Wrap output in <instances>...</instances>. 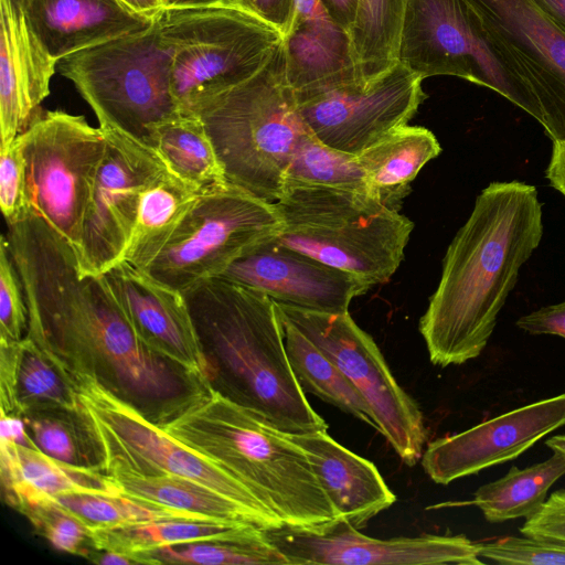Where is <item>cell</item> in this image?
I'll list each match as a JSON object with an SVG mask.
<instances>
[{
    "label": "cell",
    "instance_id": "d590c367",
    "mask_svg": "<svg viewBox=\"0 0 565 565\" xmlns=\"http://www.w3.org/2000/svg\"><path fill=\"white\" fill-rule=\"evenodd\" d=\"M287 185H317L369 193L356 154L332 148L310 131L301 137L292 153L285 177V188Z\"/></svg>",
    "mask_w": 565,
    "mask_h": 565
},
{
    "label": "cell",
    "instance_id": "816d5d0a",
    "mask_svg": "<svg viewBox=\"0 0 565 565\" xmlns=\"http://www.w3.org/2000/svg\"><path fill=\"white\" fill-rule=\"evenodd\" d=\"M130 11L154 20L163 10L161 0H118Z\"/></svg>",
    "mask_w": 565,
    "mask_h": 565
},
{
    "label": "cell",
    "instance_id": "484cf974",
    "mask_svg": "<svg viewBox=\"0 0 565 565\" xmlns=\"http://www.w3.org/2000/svg\"><path fill=\"white\" fill-rule=\"evenodd\" d=\"M441 151L435 135L424 127L402 126L356 154L369 193L399 209L420 169Z\"/></svg>",
    "mask_w": 565,
    "mask_h": 565
},
{
    "label": "cell",
    "instance_id": "ab89813d",
    "mask_svg": "<svg viewBox=\"0 0 565 565\" xmlns=\"http://www.w3.org/2000/svg\"><path fill=\"white\" fill-rule=\"evenodd\" d=\"M478 546L480 557L498 564L565 565V542L561 541L504 536Z\"/></svg>",
    "mask_w": 565,
    "mask_h": 565
},
{
    "label": "cell",
    "instance_id": "ee69618b",
    "mask_svg": "<svg viewBox=\"0 0 565 565\" xmlns=\"http://www.w3.org/2000/svg\"><path fill=\"white\" fill-rule=\"evenodd\" d=\"M18 351L19 342L0 341V406L1 413L7 415H17L15 374Z\"/></svg>",
    "mask_w": 565,
    "mask_h": 565
},
{
    "label": "cell",
    "instance_id": "b9f144b4",
    "mask_svg": "<svg viewBox=\"0 0 565 565\" xmlns=\"http://www.w3.org/2000/svg\"><path fill=\"white\" fill-rule=\"evenodd\" d=\"M520 533L565 542V489L551 493L534 514L525 518Z\"/></svg>",
    "mask_w": 565,
    "mask_h": 565
},
{
    "label": "cell",
    "instance_id": "7dc6e473",
    "mask_svg": "<svg viewBox=\"0 0 565 565\" xmlns=\"http://www.w3.org/2000/svg\"><path fill=\"white\" fill-rule=\"evenodd\" d=\"M545 178L552 188L565 196V141H553Z\"/></svg>",
    "mask_w": 565,
    "mask_h": 565
},
{
    "label": "cell",
    "instance_id": "3957f363",
    "mask_svg": "<svg viewBox=\"0 0 565 565\" xmlns=\"http://www.w3.org/2000/svg\"><path fill=\"white\" fill-rule=\"evenodd\" d=\"M182 294L215 391L285 434L328 429L290 367L274 299L220 277Z\"/></svg>",
    "mask_w": 565,
    "mask_h": 565
},
{
    "label": "cell",
    "instance_id": "f546056e",
    "mask_svg": "<svg viewBox=\"0 0 565 565\" xmlns=\"http://www.w3.org/2000/svg\"><path fill=\"white\" fill-rule=\"evenodd\" d=\"M279 317L289 364L302 391L315 394L377 430L367 403L339 366L295 324Z\"/></svg>",
    "mask_w": 565,
    "mask_h": 565
},
{
    "label": "cell",
    "instance_id": "8992f818",
    "mask_svg": "<svg viewBox=\"0 0 565 565\" xmlns=\"http://www.w3.org/2000/svg\"><path fill=\"white\" fill-rule=\"evenodd\" d=\"M274 204L280 244L371 287L391 279L414 228L398 209L364 192L287 185Z\"/></svg>",
    "mask_w": 565,
    "mask_h": 565
},
{
    "label": "cell",
    "instance_id": "e0dca14e",
    "mask_svg": "<svg viewBox=\"0 0 565 565\" xmlns=\"http://www.w3.org/2000/svg\"><path fill=\"white\" fill-rule=\"evenodd\" d=\"M466 1L519 64L545 135L552 142L565 141V34L530 0Z\"/></svg>",
    "mask_w": 565,
    "mask_h": 565
},
{
    "label": "cell",
    "instance_id": "1f68e13d",
    "mask_svg": "<svg viewBox=\"0 0 565 565\" xmlns=\"http://www.w3.org/2000/svg\"><path fill=\"white\" fill-rule=\"evenodd\" d=\"M407 0H359L350 31L352 56L365 85L394 66Z\"/></svg>",
    "mask_w": 565,
    "mask_h": 565
},
{
    "label": "cell",
    "instance_id": "f6af8a7d",
    "mask_svg": "<svg viewBox=\"0 0 565 565\" xmlns=\"http://www.w3.org/2000/svg\"><path fill=\"white\" fill-rule=\"evenodd\" d=\"M236 3L276 28L282 36L291 25L295 0H236Z\"/></svg>",
    "mask_w": 565,
    "mask_h": 565
},
{
    "label": "cell",
    "instance_id": "4fadbf2b",
    "mask_svg": "<svg viewBox=\"0 0 565 565\" xmlns=\"http://www.w3.org/2000/svg\"><path fill=\"white\" fill-rule=\"evenodd\" d=\"M276 302L278 313L313 341L342 371L372 411L398 457L414 466L427 438L418 404L396 382L372 337L349 312L333 313Z\"/></svg>",
    "mask_w": 565,
    "mask_h": 565
},
{
    "label": "cell",
    "instance_id": "2e32d148",
    "mask_svg": "<svg viewBox=\"0 0 565 565\" xmlns=\"http://www.w3.org/2000/svg\"><path fill=\"white\" fill-rule=\"evenodd\" d=\"M267 533L289 565L484 564L478 543L463 534L375 539L342 518L315 530L282 526Z\"/></svg>",
    "mask_w": 565,
    "mask_h": 565
},
{
    "label": "cell",
    "instance_id": "6da1fadb",
    "mask_svg": "<svg viewBox=\"0 0 565 565\" xmlns=\"http://www.w3.org/2000/svg\"><path fill=\"white\" fill-rule=\"evenodd\" d=\"M28 333L67 380L88 377L160 427L211 386L136 334L104 275H82L75 250L29 213L8 225Z\"/></svg>",
    "mask_w": 565,
    "mask_h": 565
},
{
    "label": "cell",
    "instance_id": "ffe728a7",
    "mask_svg": "<svg viewBox=\"0 0 565 565\" xmlns=\"http://www.w3.org/2000/svg\"><path fill=\"white\" fill-rule=\"evenodd\" d=\"M103 275L138 338L210 384L209 361L183 294L154 280L127 260Z\"/></svg>",
    "mask_w": 565,
    "mask_h": 565
},
{
    "label": "cell",
    "instance_id": "d4e9b609",
    "mask_svg": "<svg viewBox=\"0 0 565 565\" xmlns=\"http://www.w3.org/2000/svg\"><path fill=\"white\" fill-rule=\"evenodd\" d=\"M108 481L128 497L168 507L191 515L227 523H247L270 531L278 525L225 495L186 478L143 476L111 467L104 470Z\"/></svg>",
    "mask_w": 565,
    "mask_h": 565
},
{
    "label": "cell",
    "instance_id": "11a10c76",
    "mask_svg": "<svg viewBox=\"0 0 565 565\" xmlns=\"http://www.w3.org/2000/svg\"><path fill=\"white\" fill-rule=\"evenodd\" d=\"M14 6L26 9L31 0H10Z\"/></svg>",
    "mask_w": 565,
    "mask_h": 565
},
{
    "label": "cell",
    "instance_id": "f907efd6",
    "mask_svg": "<svg viewBox=\"0 0 565 565\" xmlns=\"http://www.w3.org/2000/svg\"><path fill=\"white\" fill-rule=\"evenodd\" d=\"M94 548V547H93ZM89 561L100 565H131L137 564L136 561L126 554L113 551L97 550L88 551L85 555Z\"/></svg>",
    "mask_w": 565,
    "mask_h": 565
},
{
    "label": "cell",
    "instance_id": "30bf717a",
    "mask_svg": "<svg viewBox=\"0 0 565 565\" xmlns=\"http://www.w3.org/2000/svg\"><path fill=\"white\" fill-rule=\"evenodd\" d=\"M79 408L103 454V471L118 467L143 476H177L201 483L266 518L280 519L246 486L209 459L192 451L96 381L74 377Z\"/></svg>",
    "mask_w": 565,
    "mask_h": 565
},
{
    "label": "cell",
    "instance_id": "f1b7e54d",
    "mask_svg": "<svg viewBox=\"0 0 565 565\" xmlns=\"http://www.w3.org/2000/svg\"><path fill=\"white\" fill-rule=\"evenodd\" d=\"M565 475V456L554 451L548 459L520 469L511 467L507 475L481 486L465 502L440 503L446 507H477L490 523H501L534 514L545 502L550 488Z\"/></svg>",
    "mask_w": 565,
    "mask_h": 565
},
{
    "label": "cell",
    "instance_id": "74e56055",
    "mask_svg": "<svg viewBox=\"0 0 565 565\" xmlns=\"http://www.w3.org/2000/svg\"><path fill=\"white\" fill-rule=\"evenodd\" d=\"M50 544L65 553L85 557L89 529L51 499L21 505L18 510Z\"/></svg>",
    "mask_w": 565,
    "mask_h": 565
},
{
    "label": "cell",
    "instance_id": "8fae6325",
    "mask_svg": "<svg viewBox=\"0 0 565 565\" xmlns=\"http://www.w3.org/2000/svg\"><path fill=\"white\" fill-rule=\"evenodd\" d=\"M279 228L274 203L230 183L220 184L200 192L162 249L141 270L182 292L218 277L249 248L277 235Z\"/></svg>",
    "mask_w": 565,
    "mask_h": 565
},
{
    "label": "cell",
    "instance_id": "52a82bcc",
    "mask_svg": "<svg viewBox=\"0 0 565 565\" xmlns=\"http://www.w3.org/2000/svg\"><path fill=\"white\" fill-rule=\"evenodd\" d=\"M156 21L183 114L255 74L282 42L276 28L238 6L163 9Z\"/></svg>",
    "mask_w": 565,
    "mask_h": 565
},
{
    "label": "cell",
    "instance_id": "7bdbcfd3",
    "mask_svg": "<svg viewBox=\"0 0 565 565\" xmlns=\"http://www.w3.org/2000/svg\"><path fill=\"white\" fill-rule=\"evenodd\" d=\"M516 326L533 335L553 334L565 339V301L522 316Z\"/></svg>",
    "mask_w": 565,
    "mask_h": 565
},
{
    "label": "cell",
    "instance_id": "83f0119b",
    "mask_svg": "<svg viewBox=\"0 0 565 565\" xmlns=\"http://www.w3.org/2000/svg\"><path fill=\"white\" fill-rule=\"evenodd\" d=\"M198 191L167 169L141 193L122 260L143 268L164 246L196 201Z\"/></svg>",
    "mask_w": 565,
    "mask_h": 565
},
{
    "label": "cell",
    "instance_id": "44dd1931",
    "mask_svg": "<svg viewBox=\"0 0 565 565\" xmlns=\"http://www.w3.org/2000/svg\"><path fill=\"white\" fill-rule=\"evenodd\" d=\"M57 61L39 40L25 10L0 0V148L42 114Z\"/></svg>",
    "mask_w": 565,
    "mask_h": 565
},
{
    "label": "cell",
    "instance_id": "f5cc1de1",
    "mask_svg": "<svg viewBox=\"0 0 565 565\" xmlns=\"http://www.w3.org/2000/svg\"><path fill=\"white\" fill-rule=\"evenodd\" d=\"M163 9L237 6L236 0H161Z\"/></svg>",
    "mask_w": 565,
    "mask_h": 565
},
{
    "label": "cell",
    "instance_id": "ba28073f",
    "mask_svg": "<svg viewBox=\"0 0 565 565\" xmlns=\"http://www.w3.org/2000/svg\"><path fill=\"white\" fill-rule=\"evenodd\" d=\"M57 70L90 106L100 128L147 147L154 125L182 114L156 19L147 30L63 57Z\"/></svg>",
    "mask_w": 565,
    "mask_h": 565
},
{
    "label": "cell",
    "instance_id": "681fc988",
    "mask_svg": "<svg viewBox=\"0 0 565 565\" xmlns=\"http://www.w3.org/2000/svg\"><path fill=\"white\" fill-rule=\"evenodd\" d=\"M565 34V0H530Z\"/></svg>",
    "mask_w": 565,
    "mask_h": 565
},
{
    "label": "cell",
    "instance_id": "8d00e7d4",
    "mask_svg": "<svg viewBox=\"0 0 565 565\" xmlns=\"http://www.w3.org/2000/svg\"><path fill=\"white\" fill-rule=\"evenodd\" d=\"M51 500L81 520L89 531L162 519H204L138 500L118 490L71 491Z\"/></svg>",
    "mask_w": 565,
    "mask_h": 565
},
{
    "label": "cell",
    "instance_id": "9c48e42d",
    "mask_svg": "<svg viewBox=\"0 0 565 565\" xmlns=\"http://www.w3.org/2000/svg\"><path fill=\"white\" fill-rule=\"evenodd\" d=\"M397 61L423 79L450 75L490 88L542 122L519 64L466 0H407Z\"/></svg>",
    "mask_w": 565,
    "mask_h": 565
},
{
    "label": "cell",
    "instance_id": "f35d334b",
    "mask_svg": "<svg viewBox=\"0 0 565 565\" xmlns=\"http://www.w3.org/2000/svg\"><path fill=\"white\" fill-rule=\"evenodd\" d=\"M28 333L23 285L10 255L6 235L0 241V341L20 342Z\"/></svg>",
    "mask_w": 565,
    "mask_h": 565
},
{
    "label": "cell",
    "instance_id": "e575fe53",
    "mask_svg": "<svg viewBox=\"0 0 565 565\" xmlns=\"http://www.w3.org/2000/svg\"><path fill=\"white\" fill-rule=\"evenodd\" d=\"M17 415L53 409H79L75 388L29 338L19 342L15 374Z\"/></svg>",
    "mask_w": 565,
    "mask_h": 565
},
{
    "label": "cell",
    "instance_id": "9a60e30c",
    "mask_svg": "<svg viewBox=\"0 0 565 565\" xmlns=\"http://www.w3.org/2000/svg\"><path fill=\"white\" fill-rule=\"evenodd\" d=\"M102 130L106 137L105 153L76 254L82 275H102L124 259L140 195L166 170L149 147L115 129Z\"/></svg>",
    "mask_w": 565,
    "mask_h": 565
},
{
    "label": "cell",
    "instance_id": "836d02e7",
    "mask_svg": "<svg viewBox=\"0 0 565 565\" xmlns=\"http://www.w3.org/2000/svg\"><path fill=\"white\" fill-rule=\"evenodd\" d=\"M35 446L47 456L103 471V454L81 408L32 412L20 416Z\"/></svg>",
    "mask_w": 565,
    "mask_h": 565
},
{
    "label": "cell",
    "instance_id": "d6a6232c",
    "mask_svg": "<svg viewBox=\"0 0 565 565\" xmlns=\"http://www.w3.org/2000/svg\"><path fill=\"white\" fill-rule=\"evenodd\" d=\"M132 557L137 564L150 565L288 564L287 558L269 539L267 531L252 524L231 537L169 545L138 553Z\"/></svg>",
    "mask_w": 565,
    "mask_h": 565
},
{
    "label": "cell",
    "instance_id": "277c9868",
    "mask_svg": "<svg viewBox=\"0 0 565 565\" xmlns=\"http://www.w3.org/2000/svg\"><path fill=\"white\" fill-rule=\"evenodd\" d=\"M161 428L234 476L285 526L315 530L339 519L308 456L290 436L212 386Z\"/></svg>",
    "mask_w": 565,
    "mask_h": 565
},
{
    "label": "cell",
    "instance_id": "7402d4cb",
    "mask_svg": "<svg viewBox=\"0 0 565 565\" xmlns=\"http://www.w3.org/2000/svg\"><path fill=\"white\" fill-rule=\"evenodd\" d=\"M289 436L308 456L339 518L354 527H364L396 501L376 466L340 445L327 430Z\"/></svg>",
    "mask_w": 565,
    "mask_h": 565
},
{
    "label": "cell",
    "instance_id": "db71d44e",
    "mask_svg": "<svg viewBox=\"0 0 565 565\" xmlns=\"http://www.w3.org/2000/svg\"><path fill=\"white\" fill-rule=\"evenodd\" d=\"M545 445L553 451L561 452L565 456V434L550 437L545 441Z\"/></svg>",
    "mask_w": 565,
    "mask_h": 565
},
{
    "label": "cell",
    "instance_id": "4dcf8cb0",
    "mask_svg": "<svg viewBox=\"0 0 565 565\" xmlns=\"http://www.w3.org/2000/svg\"><path fill=\"white\" fill-rule=\"evenodd\" d=\"M246 525L210 519L153 520L90 531V545L132 557L169 545L231 537Z\"/></svg>",
    "mask_w": 565,
    "mask_h": 565
},
{
    "label": "cell",
    "instance_id": "7a4b0ae2",
    "mask_svg": "<svg viewBox=\"0 0 565 565\" xmlns=\"http://www.w3.org/2000/svg\"><path fill=\"white\" fill-rule=\"evenodd\" d=\"M542 235L534 185L495 181L479 193L447 248L439 284L419 321L433 364L458 365L481 354Z\"/></svg>",
    "mask_w": 565,
    "mask_h": 565
},
{
    "label": "cell",
    "instance_id": "7c38bea8",
    "mask_svg": "<svg viewBox=\"0 0 565 565\" xmlns=\"http://www.w3.org/2000/svg\"><path fill=\"white\" fill-rule=\"evenodd\" d=\"M30 212L77 254L86 210L103 160L106 137L83 116L42 113L20 135Z\"/></svg>",
    "mask_w": 565,
    "mask_h": 565
},
{
    "label": "cell",
    "instance_id": "cb8c5ba5",
    "mask_svg": "<svg viewBox=\"0 0 565 565\" xmlns=\"http://www.w3.org/2000/svg\"><path fill=\"white\" fill-rule=\"evenodd\" d=\"M3 497L18 510L71 491L117 490L104 471L58 461L39 448L0 440Z\"/></svg>",
    "mask_w": 565,
    "mask_h": 565
},
{
    "label": "cell",
    "instance_id": "5bb4252c",
    "mask_svg": "<svg viewBox=\"0 0 565 565\" xmlns=\"http://www.w3.org/2000/svg\"><path fill=\"white\" fill-rule=\"evenodd\" d=\"M423 78L397 62L376 79L295 93L309 131L323 143L359 154L405 126L427 98Z\"/></svg>",
    "mask_w": 565,
    "mask_h": 565
},
{
    "label": "cell",
    "instance_id": "ac0fdd59",
    "mask_svg": "<svg viewBox=\"0 0 565 565\" xmlns=\"http://www.w3.org/2000/svg\"><path fill=\"white\" fill-rule=\"evenodd\" d=\"M563 426L565 393L518 407L459 434L431 441L422 455V466L434 482L448 484L515 459Z\"/></svg>",
    "mask_w": 565,
    "mask_h": 565
},
{
    "label": "cell",
    "instance_id": "d6986e66",
    "mask_svg": "<svg viewBox=\"0 0 565 565\" xmlns=\"http://www.w3.org/2000/svg\"><path fill=\"white\" fill-rule=\"evenodd\" d=\"M220 278L263 291L277 302L303 309L349 312L371 286L358 277L280 244L270 236L236 258Z\"/></svg>",
    "mask_w": 565,
    "mask_h": 565
},
{
    "label": "cell",
    "instance_id": "4316f807",
    "mask_svg": "<svg viewBox=\"0 0 565 565\" xmlns=\"http://www.w3.org/2000/svg\"><path fill=\"white\" fill-rule=\"evenodd\" d=\"M149 147L171 174L198 191L227 183L212 140L195 114L182 113L154 125Z\"/></svg>",
    "mask_w": 565,
    "mask_h": 565
},
{
    "label": "cell",
    "instance_id": "60d3db41",
    "mask_svg": "<svg viewBox=\"0 0 565 565\" xmlns=\"http://www.w3.org/2000/svg\"><path fill=\"white\" fill-rule=\"evenodd\" d=\"M0 206L8 225L30 213L26 167L20 136L9 146L0 148Z\"/></svg>",
    "mask_w": 565,
    "mask_h": 565
},
{
    "label": "cell",
    "instance_id": "c3c4849f",
    "mask_svg": "<svg viewBox=\"0 0 565 565\" xmlns=\"http://www.w3.org/2000/svg\"><path fill=\"white\" fill-rule=\"evenodd\" d=\"M329 15L350 35L355 22L359 0H320Z\"/></svg>",
    "mask_w": 565,
    "mask_h": 565
},
{
    "label": "cell",
    "instance_id": "5b68a950",
    "mask_svg": "<svg viewBox=\"0 0 565 565\" xmlns=\"http://www.w3.org/2000/svg\"><path fill=\"white\" fill-rule=\"evenodd\" d=\"M203 122L227 183L277 202L292 153L309 131L286 75L282 42L248 78L200 100Z\"/></svg>",
    "mask_w": 565,
    "mask_h": 565
},
{
    "label": "cell",
    "instance_id": "bcb514c9",
    "mask_svg": "<svg viewBox=\"0 0 565 565\" xmlns=\"http://www.w3.org/2000/svg\"><path fill=\"white\" fill-rule=\"evenodd\" d=\"M0 440L38 448L29 435L23 419L17 415L1 413Z\"/></svg>",
    "mask_w": 565,
    "mask_h": 565
},
{
    "label": "cell",
    "instance_id": "603a6c76",
    "mask_svg": "<svg viewBox=\"0 0 565 565\" xmlns=\"http://www.w3.org/2000/svg\"><path fill=\"white\" fill-rule=\"evenodd\" d=\"M30 26L58 62L97 44L147 30L154 20L118 0H31Z\"/></svg>",
    "mask_w": 565,
    "mask_h": 565
}]
</instances>
